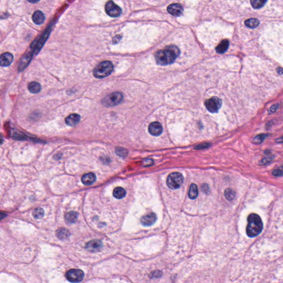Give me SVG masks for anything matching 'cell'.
Listing matches in <instances>:
<instances>
[{
    "label": "cell",
    "mask_w": 283,
    "mask_h": 283,
    "mask_svg": "<svg viewBox=\"0 0 283 283\" xmlns=\"http://www.w3.org/2000/svg\"><path fill=\"white\" fill-rule=\"evenodd\" d=\"M180 54V50L176 46H168L155 53V60L159 65H167L174 63Z\"/></svg>",
    "instance_id": "obj_1"
},
{
    "label": "cell",
    "mask_w": 283,
    "mask_h": 283,
    "mask_svg": "<svg viewBox=\"0 0 283 283\" xmlns=\"http://www.w3.org/2000/svg\"><path fill=\"white\" fill-rule=\"evenodd\" d=\"M259 21L258 19H250L245 21V25L251 28H256L259 25Z\"/></svg>",
    "instance_id": "obj_25"
},
{
    "label": "cell",
    "mask_w": 283,
    "mask_h": 283,
    "mask_svg": "<svg viewBox=\"0 0 283 283\" xmlns=\"http://www.w3.org/2000/svg\"><path fill=\"white\" fill-rule=\"evenodd\" d=\"M56 235L57 237L60 240H65L70 237V233L66 228H60L57 231Z\"/></svg>",
    "instance_id": "obj_19"
},
{
    "label": "cell",
    "mask_w": 283,
    "mask_h": 283,
    "mask_svg": "<svg viewBox=\"0 0 283 283\" xmlns=\"http://www.w3.org/2000/svg\"><path fill=\"white\" fill-rule=\"evenodd\" d=\"M268 0H251V4L254 9H260L262 8Z\"/></svg>",
    "instance_id": "obj_24"
},
{
    "label": "cell",
    "mask_w": 283,
    "mask_h": 283,
    "mask_svg": "<svg viewBox=\"0 0 283 283\" xmlns=\"http://www.w3.org/2000/svg\"><path fill=\"white\" fill-rule=\"evenodd\" d=\"M30 3H37L38 2H39L40 0H28Z\"/></svg>",
    "instance_id": "obj_35"
},
{
    "label": "cell",
    "mask_w": 283,
    "mask_h": 283,
    "mask_svg": "<svg viewBox=\"0 0 283 283\" xmlns=\"http://www.w3.org/2000/svg\"><path fill=\"white\" fill-rule=\"evenodd\" d=\"M114 70V65L110 61H103L98 64L94 69L93 74L98 79L106 78L110 75Z\"/></svg>",
    "instance_id": "obj_3"
},
{
    "label": "cell",
    "mask_w": 283,
    "mask_h": 283,
    "mask_svg": "<svg viewBox=\"0 0 283 283\" xmlns=\"http://www.w3.org/2000/svg\"><path fill=\"white\" fill-rule=\"evenodd\" d=\"M121 37L120 36H117L116 37H114V43H118L119 41V40L121 39Z\"/></svg>",
    "instance_id": "obj_33"
},
{
    "label": "cell",
    "mask_w": 283,
    "mask_h": 283,
    "mask_svg": "<svg viewBox=\"0 0 283 283\" xmlns=\"http://www.w3.org/2000/svg\"><path fill=\"white\" fill-rule=\"evenodd\" d=\"M235 191L232 188H227L225 191V196L228 201H232L236 197Z\"/></svg>",
    "instance_id": "obj_26"
},
{
    "label": "cell",
    "mask_w": 283,
    "mask_h": 283,
    "mask_svg": "<svg viewBox=\"0 0 283 283\" xmlns=\"http://www.w3.org/2000/svg\"><path fill=\"white\" fill-rule=\"evenodd\" d=\"M116 153L121 157H126L128 155V152L126 149L119 147L116 149Z\"/></svg>",
    "instance_id": "obj_28"
},
{
    "label": "cell",
    "mask_w": 283,
    "mask_h": 283,
    "mask_svg": "<svg viewBox=\"0 0 283 283\" xmlns=\"http://www.w3.org/2000/svg\"><path fill=\"white\" fill-rule=\"evenodd\" d=\"M230 46V42L227 39H224L216 48V51L219 54H223L226 52Z\"/></svg>",
    "instance_id": "obj_18"
},
{
    "label": "cell",
    "mask_w": 283,
    "mask_h": 283,
    "mask_svg": "<svg viewBox=\"0 0 283 283\" xmlns=\"http://www.w3.org/2000/svg\"><path fill=\"white\" fill-rule=\"evenodd\" d=\"M123 99V95L121 92H115L105 96L102 100V103L106 107H113L119 104Z\"/></svg>",
    "instance_id": "obj_5"
},
{
    "label": "cell",
    "mask_w": 283,
    "mask_h": 283,
    "mask_svg": "<svg viewBox=\"0 0 283 283\" xmlns=\"http://www.w3.org/2000/svg\"><path fill=\"white\" fill-rule=\"evenodd\" d=\"M84 273L80 269H71L66 273V278L70 282L78 283L82 281Z\"/></svg>",
    "instance_id": "obj_8"
},
{
    "label": "cell",
    "mask_w": 283,
    "mask_h": 283,
    "mask_svg": "<svg viewBox=\"0 0 283 283\" xmlns=\"http://www.w3.org/2000/svg\"><path fill=\"white\" fill-rule=\"evenodd\" d=\"M105 11L108 16L113 18H117L122 14V9L112 1H109L106 4Z\"/></svg>",
    "instance_id": "obj_6"
},
{
    "label": "cell",
    "mask_w": 283,
    "mask_h": 283,
    "mask_svg": "<svg viewBox=\"0 0 283 283\" xmlns=\"http://www.w3.org/2000/svg\"><path fill=\"white\" fill-rule=\"evenodd\" d=\"M44 215V211L43 209L42 208H37L33 212V216L34 219H41L43 217Z\"/></svg>",
    "instance_id": "obj_27"
},
{
    "label": "cell",
    "mask_w": 283,
    "mask_h": 283,
    "mask_svg": "<svg viewBox=\"0 0 283 283\" xmlns=\"http://www.w3.org/2000/svg\"><path fill=\"white\" fill-rule=\"evenodd\" d=\"M33 54H34L33 52L28 53L22 58L18 66L19 71H22L27 67L28 65L30 64V62L32 60Z\"/></svg>",
    "instance_id": "obj_11"
},
{
    "label": "cell",
    "mask_w": 283,
    "mask_h": 283,
    "mask_svg": "<svg viewBox=\"0 0 283 283\" xmlns=\"http://www.w3.org/2000/svg\"><path fill=\"white\" fill-rule=\"evenodd\" d=\"M144 165L146 167L148 166H151L153 164V160H152L151 159H147L146 160H144Z\"/></svg>",
    "instance_id": "obj_31"
},
{
    "label": "cell",
    "mask_w": 283,
    "mask_h": 283,
    "mask_svg": "<svg viewBox=\"0 0 283 283\" xmlns=\"http://www.w3.org/2000/svg\"><path fill=\"white\" fill-rule=\"evenodd\" d=\"M157 220V215L154 213H150L142 217L141 222L144 226H152Z\"/></svg>",
    "instance_id": "obj_13"
},
{
    "label": "cell",
    "mask_w": 283,
    "mask_h": 283,
    "mask_svg": "<svg viewBox=\"0 0 283 283\" xmlns=\"http://www.w3.org/2000/svg\"><path fill=\"white\" fill-rule=\"evenodd\" d=\"M184 181V178L181 174L179 172H174L168 176L167 184L171 189H177L182 186Z\"/></svg>",
    "instance_id": "obj_4"
},
{
    "label": "cell",
    "mask_w": 283,
    "mask_h": 283,
    "mask_svg": "<svg viewBox=\"0 0 283 283\" xmlns=\"http://www.w3.org/2000/svg\"><path fill=\"white\" fill-rule=\"evenodd\" d=\"M6 216H7L6 214H5L3 213V212H0V221L3 219H5Z\"/></svg>",
    "instance_id": "obj_34"
},
{
    "label": "cell",
    "mask_w": 283,
    "mask_h": 283,
    "mask_svg": "<svg viewBox=\"0 0 283 283\" xmlns=\"http://www.w3.org/2000/svg\"><path fill=\"white\" fill-rule=\"evenodd\" d=\"M273 175L275 176H281L283 175V171L280 169H276L273 171Z\"/></svg>",
    "instance_id": "obj_30"
},
{
    "label": "cell",
    "mask_w": 283,
    "mask_h": 283,
    "mask_svg": "<svg viewBox=\"0 0 283 283\" xmlns=\"http://www.w3.org/2000/svg\"><path fill=\"white\" fill-rule=\"evenodd\" d=\"M96 176L92 173L85 174L82 176L81 181L83 184L85 185H91L96 181Z\"/></svg>",
    "instance_id": "obj_15"
},
{
    "label": "cell",
    "mask_w": 283,
    "mask_h": 283,
    "mask_svg": "<svg viewBox=\"0 0 283 283\" xmlns=\"http://www.w3.org/2000/svg\"><path fill=\"white\" fill-rule=\"evenodd\" d=\"M148 131L149 133L153 136H159L162 133V126L159 122H152L149 126Z\"/></svg>",
    "instance_id": "obj_9"
},
{
    "label": "cell",
    "mask_w": 283,
    "mask_h": 283,
    "mask_svg": "<svg viewBox=\"0 0 283 283\" xmlns=\"http://www.w3.org/2000/svg\"><path fill=\"white\" fill-rule=\"evenodd\" d=\"M199 191L198 188L196 184H192L190 187L189 191V197L190 199H195L198 196Z\"/></svg>",
    "instance_id": "obj_23"
},
{
    "label": "cell",
    "mask_w": 283,
    "mask_h": 283,
    "mask_svg": "<svg viewBox=\"0 0 283 283\" xmlns=\"http://www.w3.org/2000/svg\"><path fill=\"white\" fill-rule=\"evenodd\" d=\"M222 101L217 97H212L205 102V106L209 112L216 113L221 108Z\"/></svg>",
    "instance_id": "obj_7"
},
{
    "label": "cell",
    "mask_w": 283,
    "mask_h": 283,
    "mask_svg": "<svg viewBox=\"0 0 283 283\" xmlns=\"http://www.w3.org/2000/svg\"><path fill=\"white\" fill-rule=\"evenodd\" d=\"M267 137V135H259L258 136H257V137L254 138V139L253 140V142L254 143H255L259 144L260 143H262V142L264 141V139Z\"/></svg>",
    "instance_id": "obj_29"
},
{
    "label": "cell",
    "mask_w": 283,
    "mask_h": 283,
    "mask_svg": "<svg viewBox=\"0 0 283 283\" xmlns=\"http://www.w3.org/2000/svg\"><path fill=\"white\" fill-rule=\"evenodd\" d=\"M103 246V243L100 240H92L87 243L86 248L89 251L95 252L99 251Z\"/></svg>",
    "instance_id": "obj_14"
},
{
    "label": "cell",
    "mask_w": 283,
    "mask_h": 283,
    "mask_svg": "<svg viewBox=\"0 0 283 283\" xmlns=\"http://www.w3.org/2000/svg\"><path fill=\"white\" fill-rule=\"evenodd\" d=\"M262 221L261 218L255 214H252L248 217L247 234L249 237H255L259 235L263 230Z\"/></svg>",
    "instance_id": "obj_2"
},
{
    "label": "cell",
    "mask_w": 283,
    "mask_h": 283,
    "mask_svg": "<svg viewBox=\"0 0 283 283\" xmlns=\"http://www.w3.org/2000/svg\"><path fill=\"white\" fill-rule=\"evenodd\" d=\"M80 121V115L76 114H70L65 119V122L69 126H76Z\"/></svg>",
    "instance_id": "obj_16"
},
{
    "label": "cell",
    "mask_w": 283,
    "mask_h": 283,
    "mask_svg": "<svg viewBox=\"0 0 283 283\" xmlns=\"http://www.w3.org/2000/svg\"><path fill=\"white\" fill-rule=\"evenodd\" d=\"M279 106V105H273L270 108L269 112L270 113H273V112H275L276 110L278 109Z\"/></svg>",
    "instance_id": "obj_32"
},
{
    "label": "cell",
    "mask_w": 283,
    "mask_h": 283,
    "mask_svg": "<svg viewBox=\"0 0 283 283\" xmlns=\"http://www.w3.org/2000/svg\"><path fill=\"white\" fill-rule=\"evenodd\" d=\"M28 89L32 94H37L41 90V85L38 82L33 81L30 82L28 84Z\"/></svg>",
    "instance_id": "obj_20"
},
{
    "label": "cell",
    "mask_w": 283,
    "mask_h": 283,
    "mask_svg": "<svg viewBox=\"0 0 283 283\" xmlns=\"http://www.w3.org/2000/svg\"><path fill=\"white\" fill-rule=\"evenodd\" d=\"M14 61V55L10 53H5L0 55V66L7 67Z\"/></svg>",
    "instance_id": "obj_12"
},
{
    "label": "cell",
    "mask_w": 283,
    "mask_h": 283,
    "mask_svg": "<svg viewBox=\"0 0 283 283\" xmlns=\"http://www.w3.org/2000/svg\"><path fill=\"white\" fill-rule=\"evenodd\" d=\"M32 19L35 24L37 25H41L44 22L45 16L42 12L37 11L33 14Z\"/></svg>",
    "instance_id": "obj_17"
},
{
    "label": "cell",
    "mask_w": 283,
    "mask_h": 283,
    "mask_svg": "<svg viewBox=\"0 0 283 283\" xmlns=\"http://www.w3.org/2000/svg\"><path fill=\"white\" fill-rule=\"evenodd\" d=\"M169 14L175 17L181 16L184 11L183 6L178 3H173L169 5L167 8Z\"/></svg>",
    "instance_id": "obj_10"
},
{
    "label": "cell",
    "mask_w": 283,
    "mask_h": 283,
    "mask_svg": "<svg viewBox=\"0 0 283 283\" xmlns=\"http://www.w3.org/2000/svg\"><path fill=\"white\" fill-rule=\"evenodd\" d=\"M113 195L115 198L117 199H123L126 195V190L123 187H118L114 189Z\"/></svg>",
    "instance_id": "obj_21"
},
{
    "label": "cell",
    "mask_w": 283,
    "mask_h": 283,
    "mask_svg": "<svg viewBox=\"0 0 283 283\" xmlns=\"http://www.w3.org/2000/svg\"><path fill=\"white\" fill-rule=\"evenodd\" d=\"M78 214L74 211H70L66 214L65 215V219L66 221L70 224L75 223L78 219Z\"/></svg>",
    "instance_id": "obj_22"
}]
</instances>
